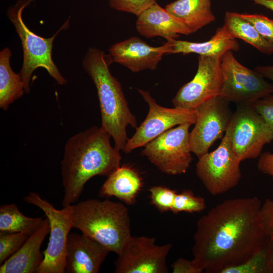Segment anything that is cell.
<instances>
[{"mask_svg": "<svg viewBox=\"0 0 273 273\" xmlns=\"http://www.w3.org/2000/svg\"><path fill=\"white\" fill-rule=\"evenodd\" d=\"M257 197L217 204L197 222L193 260L207 273H220L264 248L267 237Z\"/></svg>", "mask_w": 273, "mask_h": 273, "instance_id": "1", "label": "cell"}, {"mask_svg": "<svg viewBox=\"0 0 273 273\" xmlns=\"http://www.w3.org/2000/svg\"><path fill=\"white\" fill-rule=\"evenodd\" d=\"M111 137L101 127L93 126L68 139L61 162L63 207L77 202L90 178L107 176L120 165V151L111 146Z\"/></svg>", "mask_w": 273, "mask_h": 273, "instance_id": "2", "label": "cell"}, {"mask_svg": "<svg viewBox=\"0 0 273 273\" xmlns=\"http://www.w3.org/2000/svg\"><path fill=\"white\" fill-rule=\"evenodd\" d=\"M114 62L110 55L90 48L82 60V67L97 89L101 114V127L113 138L114 147L123 151L128 140L126 127H137L136 117L130 110L120 82L111 73Z\"/></svg>", "mask_w": 273, "mask_h": 273, "instance_id": "3", "label": "cell"}, {"mask_svg": "<svg viewBox=\"0 0 273 273\" xmlns=\"http://www.w3.org/2000/svg\"><path fill=\"white\" fill-rule=\"evenodd\" d=\"M73 228L119 254L131 237L127 208L122 203L90 199L72 205Z\"/></svg>", "mask_w": 273, "mask_h": 273, "instance_id": "4", "label": "cell"}, {"mask_svg": "<svg viewBox=\"0 0 273 273\" xmlns=\"http://www.w3.org/2000/svg\"><path fill=\"white\" fill-rule=\"evenodd\" d=\"M33 1L18 0L7 12L21 41L23 61L19 74L24 83L25 92L27 94L30 91L32 74L38 68H44L58 84L64 85L67 82L53 62L52 52L55 38L61 30L68 27L69 19L52 37H41L32 32L22 18L24 9Z\"/></svg>", "mask_w": 273, "mask_h": 273, "instance_id": "5", "label": "cell"}, {"mask_svg": "<svg viewBox=\"0 0 273 273\" xmlns=\"http://www.w3.org/2000/svg\"><path fill=\"white\" fill-rule=\"evenodd\" d=\"M220 67L222 79L218 96L229 102L251 105L273 93V83L241 64L232 51L222 56Z\"/></svg>", "mask_w": 273, "mask_h": 273, "instance_id": "6", "label": "cell"}, {"mask_svg": "<svg viewBox=\"0 0 273 273\" xmlns=\"http://www.w3.org/2000/svg\"><path fill=\"white\" fill-rule=\"evenodd\" d=\"M242 161L233 149L226 130L219 146L198 158L196 164V174L210 194H222L239 183L242 177Z\"/></svg>", "mask_w": 273, "mask_h": 273, "instance_id": "7", "label": "cell"}, {"mask_svg": "<svg viewBox=\"0 0 273 273\" xmlns=\"http://www.w3.org/2000/svg\"><path fill=\"white\" fill-rule=\"evenodd\" d=\"M24 201L39 208L48 218L50 235L43 260L36 273H64L67 241L73 228V208L68 205L57 209L48 201L35 192H30Z\"/></svg>", "mask_w": 273, "mask_h": 273, "instance_id": "8", "label": "cell"}, {"mask_svg": "<svg viewBox=\"0 0 273 273\" xmlns=\"http://www.w3.org/2000/svg\"><path fill=\"white\" fill-rule=\"evenodd\" d=\"M192 125L185 123L166 130L145 145L142 154L163 173H185L193 160L189 141Z\"/></svg>", "mask_w": 273, "mask_h": 273, "instance_id": "9", "label": "cell"}, {"mask_svg": "<svg viewBox=\"0 0 273 273\" xmlns=\"http://www.w3.org/2000/svg\"><path fill=\"white\" fill-rule=\"evenodd\" d=\"M227 130L242 161L259 157L264 146L273 141V129L251 105H237Z\"/></svg>", "mask_w": 273, "mask_h": 273, "instance_id": "10", "label": "cell"}, {"mask_svg": "<svg viewBox=\"0 0 273 273\" xmlns=\"http://www.w3.org/2000/svg\"><path fill=\"white\" fill-rule=\"evenodd\" d=\"M138 92L148 104L149 111L145 120L136 128L134 134L128 139L123 150L125 153H129L135 149L144 147L176 125L185 123L195 124L196 123V109L164 107L157 103L149 92L139 89Z\"/></svg>", "mask_w": 273, "mask_h": 273, "instance_id": "11", "label": "cell"}, {"mask_svg": "<svg viewBox=\"0 0 273 273\" xmlns=\"http://www.w3.org/2000/svg\"><path fill=\"white\" fill-rule=\"evenodd\" d=\"M229 103L217 96L196 109L197 120L190 132L189 141L192 153L198 158L208 153L216 141L223 138L233 115Z\"/></svg>", "mask_w": 273, "mask_h": 273, "instance_id": "12", "label": "cell"}, {"mask_svg": "<svg viewBox=\"0 0 273 273\" xmlns=\"http://www.w3.org/2000/svg\"><path fill=\"white\" fill-rule=\"evenodd\" d=\"M156 239L131 236L115 262L116 273H167L171 244H156Z\"/></svg>", "mask_w": 273, "mask_h": 273, "instance_id": "13", "label": "cell"}, {"mask_svg": "<svg viewBox=\"0 0 273 273\" xmlns=\"http://www.w3.org/2000/svg\"><path fill=\"white\" fill-rule=\"evenodd\" d=\"M220 59V57L199 55L197 72L172 99L174 107L196 110L218 96L222 79Z\"/></svg>", "mask_w": 273, "mask_h": 273, "instance_id": "14", "label": "cell"}, {"mask_svg": "<svg viewBox=\"0 0 273 273\" xmlns=\"http://www.w3.org/2000/svg\"><path fill=\"white\" fill-rule=\"evenodd\" d=\"M109 249L82 233H70L65 250V272L97 273Z\"/></svg>", "mask_w": 273, "mask_h": 273, "instance_id": "15", "label": "cell"}, {"mask_svg": "<svg viewBox=\"0 0 273 273\" xmlns=\"http://www.w3.org/2000/svg\"><path fill=\"white\" fill-rule=\"evenodd\" d=\"M109 54L114 62L127 68L133 72L149 69L155 70L166 48L164 44L152 47L139 37L133 36L112 45Z\"/></svg>", "mask_w": 273, "mask_h": 273, "instance_id": "16", "label": "cell"}, {"mask_svg": "<svg viewBox=\"0 0 273 273\" xmlns=\"http://www.w3.org/2000/svg\"><path fill=\"white\" fill-rule=\"evenodd\" d=\"M135 25L139 33L147 38L160 36L168 40L191 34L182 21L157 3L138 16Z\"/></svg>", "mask_w": 273, "mask_h": 273, "instance_id": "17", "label": "cell"}, {"mask_svg": "<svg viewBox=\"0 0 273 273\" xmlns=\"http://www.w3.org/2000/svg\"><path fill=\"white\" fill-rule=\"evenodd\" d=\"M50 232L47 217L21 248L0 266V273H36L43 258L40 247Z\"/></svg>", "mask_w": 273, "mask_h": 273, "instance_id": "18", "label": "cell"}, {"mask_svg": "<svg viewBox=\"0 0 273 273\" xmlns=\"http://www.w3.org/2000/svg\"><path fill=\"white\" fill-rule=\"evenodd\" d=\"M143 186L139 171L131 165L123 164L107 176L99 194L101 197H115L127 205H132Z\"/></svg>", "mask_w": 273, "mask_h": 273, "instance_id": "19", "label": "cell"}, {"mask_svg": "<svg viewBox=\"0 0 273 273\" xmlns=\"http://www.w3.org/2000/svg\"><path fill=\"white\" fill-rule=\"evenodd\" d=\"M164 44L166 48V54L181 53L185 55L195 53L199 55L221 57L227 51L237 52L240 50L237 40L228 33L223 26L218 28L210 39L205 42L171 39L167 40Z\"/></svg>", "mask_w": 273, "mask_h": 273, "instance_id": "20", "label": "cell"}, {"mask_svg": "<svg viewBox=\"0 0 273 273\" xmlns=\"http://www.w3.org/2000/svg\"><path fill=\"white\" fill-rule=\"evenodd\" d=\"M165 9L182 21L191 34L215 20L211 0H176Z\"/></svg>", "mask_w": 273, "mask_h": 273, "instance_id": "21", "label": "cell"}, {"mask_svg": "<svg viewBox=\"0 0 273 273\" xmlns=\"http://www.w3.org/2000/svg\"><path fill=\"white\" fill-rule=\"evenodd\" d=\"M11 56L9 48L0 52V108L4 111L25 92L20 74L14 72L11 67Z\"/></svg>", "mask_w": 273, "mask_h": 273, "instance_id": "22", "label": "cell"}, {"mask_svg": "<svg viewBox=\"0 0 273 273\" xmlns=\"http://www.w3.org/2000/svg\"><path fill=\"white\" fill-rule=\"evenodd\" d=\"M223 26L233 38L244 40L262 53L273 54V43L261 36L254 26L240 14L226 12Z\"/></svg>", "mask_w": 273, "mask_h": 273, "instance_id": "23", "label": "cell"}, {"mask_svg": "<svg viewBox=\"0 0 273 273\" xmlns=\"http://www.w3.org/2000/svg\"><path fill=\"white\" fill-rule=\"evenodd\" d=\"M43 220L41 217L25 216L20 212L15 203L0 206V234L34 232Z\"/></svg>", "mask_w": 273, "mask_h": 273, "instance_id": "24", "label": "cell"}, {"mask_svg": "<svg viewBox=\"0 0 273 273\" xmlns=\"http://www.w3.org/2000/svg\"><path fill=\"white\" fill-rule=\"evenodd\" d=\"M206 207L204 199L200 196H195L191 190L188 189L176 194L171 211L174 214L180 212H200Z\"/></svg>", "mask_w": 273, "mask_h": 273, "instance_id": "25", "label": "cell"}, {"mask_svg": "<svg viewBox=\"0 0 273 273\" xmlns=\"http://www.w3.org/2000/svg\"><path fill=\"white\" fill-rule=\"evenodd\" d=\"M34 232L0 234V264L15 253Z\"/></svg>", "mask_w": 273, "mask_h": 273, "instance_id": "26", "label": "cell"}, {"mask_svg": "<svg viewBox=\"0 0 273 273\" xmlns=\"http://www.w3.org/2000/svg\"><path fill=\"white\" fill-rule=\"evenodd\" d=\"M220 273H267L264 248L243 263L224 268Z\"/></svg>", "mask_w": 273, "mask_h": 273, "instance_id": "27", "label": "cell"}, {"mask_svg": "<svg viewBox=\"0 0 273 273\" xmlns=\"http://www.w3.org/2000/svg\"><path fill=\"white\" fill-rule=\"evenodd\" d=\"M151 203L160 212L171 211L176 194L175 190L162 186H155L149 189Z\"/></svg>", "mask_w": 273, "mask_h": 273, "instance_id": "28", "label": "cell"}, {"mask_svg": "<svg viewBox=\"0 0 273 273\" xmlns=\"http://www.w3.org/2000/svg\"><path fill=\"white\" fill-rule=\"evenodd\" d=\"M240 15L254 26L261 36L273 43V20L262 14Z\"/></svg>", "mask_w": 273, "mask_h": 273, "instance_id": "29", "label": "cell"}, {"mask_svg": "<svg viewBox=\"0 0 273 273\" xmlns=\"http://www.w3.org/2000/svg\"><path fill=\"white\" fill-rule=\"evenodd\" d=\"M110 7L119 11L125 12L137 17L151 6L155 0H108Z\"/></svg>", "mask_w": 273, "mask_h": 273, "instance_id": "30", "label": "cell"}, {"mask_svg": "<svg viewBox=\"0 0 273 273\" xmlns=\"http://www.w3.org/2000/svg\"><path fill=\"white\" fill-rule=\"evenodd\" d=\"M273 129V93L251 104Z\"/></svg>", "mask_w": 273, "mask_h": 273, "instance_id": "31", "label": "cell"}, {"mask_svg": "<svg viewBox=\"0 0 273 273\" xmlns=\"http://www.w3.org/2000/svg\"><path fill=\"white\" fill-rule=\"evenodd\" d=\"M261 216L267 239H273V199L266 198L262 203Z\"/></svg>", "mask_w": 273, "mask_h": 273, "instance_id": "32", "label": "cell"}, {"mask_svg": "<svg viewBox=\"0 0 273 273\" xmlns=\"http://www.w3.org/2000/svg\"><path fill=\"white\" fill-rule=\"evenodd\" d=\"M173 273H201L204 271L192 259L179 258L171 265Z\"/></svg>", "mask_w": 273, "mask_h": 273, "instance_id": "33", "label": "cell"}, {"mask_svg": "<svg viewBox=\"0 0 273 273\" xmlns=\"http://www.w3.org/2000/svg\"><path fill=\"white\" fill-rule=\"evenodd\" d=\"M257 167L262 173L273 178V153L269 152L262 153L259 156Z\"/></svg>", "mask_w": 273, "mask_h": 273, "instance_id": "34", "label": "cell"}, {"mask_svg": "<svg viewBox=\"0 0 273 273\" xmlns=\"http://www.w3.org/2000/svg\"><path fill=\"white\" fill-rule=\"evenodd\" d=\"M264 250L266 258L267 273H273V239H267Z\"/></svg>", "mask_w": 273, "mask_h": 273, "instance_id": "35", "label": "cell"}, {"mask_svg": "<svg viewBox=\"0 0 273 273\" xmlns=\"http://www.w3.org/2000/svg\"><path fill=\"white\" fill-rule=\"evenodd\" d=\"M254 70L263 77L270 79L273 83V65L258 66Z\"/></svg>", "mask_w": 273, "mask_h": 273, "instance_id": "36", "label": "cell"}, {"mask_svg": "<svg viewBox=\"0 0 273 273\" xmlns=\"http://www.w3.org/2000/svg\"><path fill=\"white\" fill-rule=\"evenodd\" d=\"M254 4L262 6L273 11V0H251Z\"/></svg>", "mask_w": 273, "mask_h": 273, "instance_id": "37", "label": "cell"}]
</instances>
